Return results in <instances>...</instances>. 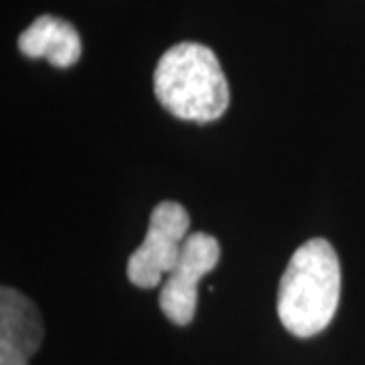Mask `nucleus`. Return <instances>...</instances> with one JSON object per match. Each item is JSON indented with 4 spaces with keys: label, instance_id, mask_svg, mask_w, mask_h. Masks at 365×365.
Returning a JSON list of instances; mask_svg holds the SVG:
<instances>
[{
    "label": "nucleus",
    "instance_id": "39448f33",
    "mask_svg": "<svg viewBox=\"0 0 365 365\" xmlns=\"http://www.w3.org/2000/svg\"><path fill=\"white\" fill-rule=\"evenodd\" d=\"M19 49L31 59L45 57L53 67H71L81 55V39L71 23L41 14L19 37Z\"/></svg>",
    "mask_w": 365,
    "mask_h": 365
},
{
    "label": "nucleus",
    "instance_id": "20e7f679",
    "mask_svg": "<svg viewBox=\"0 0 365 365\" xmlns=\"http://www.w3.org/2000/svg\"><path fill=\"white\" fill-rule=\"evenodd\" d=\"M222 256L220 242L213 235L195 232L187 235L181 254L167 274V282L160 290L158 304L170 323L187 327L197 311V284L211 272Z\"/></svg>",
    "mask_w": 365,
    "mask_h": 365
},
{
    "label": "nucleus",
    "instance_id": "7ed1b4c3",
    "mask_svg": "<svg viewBox=\"0 0 365 365\" xmlns=\"http://www.w3.org/2000/svg\"><path fill=\"white\" fill-rule=\"evenodd\" d=\"M189 213L177 201H163L150 213L148 232L126 264V274L134 287L155 288L170 272L189 235Z\"/></svg>",
    "mask_w": 365,
    "mask_h": 365
},
{
    "label": "nucleus",
    "instance_id": "f03ea898",
    "mask_svg": "<svg viewBox=\"0 0 365 365\" xmlns=\"http://www.w3.org/2000/svg\"><path fill=\"white\" fill-rule=\"evenodd\" d=\"M155 96L173 116L213 122L230 106V86L215 53L201 43H179L158 59Z\"/></svg>",
    "mask_w": 365,
    "mask_h": 365
},
{
    "label": "nucleus",
    "instance_id": "0eeeda50",
    "mask_svg": "<svg viewBox=\"0 0 365 365\" xmlns=\"http://www.w3.org/2000/svg\"><path fill=\"white\" fill-rule=\"evenodd\" d=\"M0 365H29V357L0 347Z\"/></svg>",
    "mask_w": 365,
    "mask_h": 365
},
{
    "label": "nucleus",
    "instance_id": "f257e3e1",
    "mask_svg": "<svg viewBox=\"0 0 365 365\" xmlns=\"http://www.w3.org/2000/svg\"><path fill=\"white\" fill-rule=\"evenodd\" d=\"M339 294L341 266L337 252L323 237L309 240L292 254L280 278V323L299 339L314 337L333 321Z\"/></svg>",
    "mask_w": 365,
    "mask_h": 365
},
{
    "label": "nucleus",
    "instance_id": "423d86ee",
    "mask_svg": "<svg viewBox=\"0 0 365 365\" xmlns=\"http://www.w3.org/2000/svg\"><path fill=\"white\" fill-rule=\"evenodd\" d=\"M43 343V319L33 300L11 287L0 290V347L33 357Z\"/></svg>",
    "mask_w": 365,
    "mask_h": 365
}]
</instances>
